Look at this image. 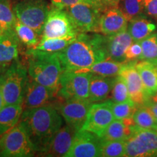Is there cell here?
<instances>
[{
  "instance_id": "obj_1",
  "label": "cell",
  "mask_w": 157,
  "mask_h": 157,
  "mask_svg": "<svg viewBox=\"0 0 157 157\" xmlns=\"http://www.w3.org/2000/svg\"><path fill=\"white\" fill-rule=\"evenodd\" d=\"M103 39V35L78 33L63 50L57 52L64 71L88 68L96 63L106 60Z\"/></svg>"
},
{
  "instance_id": "obj_2",
  "label": "cell",
  "mask_w": 157,
  "mask_h": 157,
  "mask_svg": "<svg viewBox=\"0 0 157 157\" xmlns=\"http://www.w3.org/2000/svg\"><path fill=\"white\" fill-rule=\"evenodd\" d=\"M21 119L26 127L36 153L42 150L63 124L62 116L56 108L50 104L25 110Z\"/></svg>"
},
{
  "instance_id": "obj_3",
  "label": "cell",
  "mask_w": 157,
  "mask_h": 157,
  "mask_svg": "<svg viewBox=\"0 0 157 157\" xmlns=\"http://www.w3.org/2000/svg\"><path fill=\"white\" fill-rule=\"evenodd\" d=\"M28 74L30 78L38 83L58 90L63 72L58 53L36 52L29 49Z\"/></svg>"
},
{
  "instance_id": "obj_4",
  "label": "cell",
  "mask_w": 157,
  "mask_h": 157,
  "mask_svg": "<svg viewBox=\"0 0 157 157\" xmlns=\"http://www.w3.org/2000/svg\"><path fill=\"white\" fill-rule=\"evenodd\" d=\"M28 70L18 60L13 62L0 75V90L5 105L22 103Z\"/></svg>"
},
{
  "instance_id": "obj_5",
  "label": "cell",
  "mask_w": 157,
  "mask_h": 157,
  "mask_svg": "<svg viewBox=\"0 0 157 157\" xmlns=\"http://www.w3.org/2000/svg\"><path fill=\"white\" fill-rule=\"evenodd\" d=\"M36 153L24 123L17 124L0 139V156L29 157Z\"/></svg>"
},
{
  "instance_id": "obj_6",
  "label": "cell",
  "mask_w": 157,
  "mask_h": 157,
  "mask_svg": "<svg viewBox=\"0 0 157 157\" xmlns=\"http://www.w3.org/2000/svg\"><path fill=\"white\" fill-rule=\"evenodd\" d=\"M50 10L47 0H20L13 5L17 20L34 29L40 38Z\"/></svg>"
},
{
  "instance_id": "obj_7",
  "label": "cell",
  "mask_w": 157,
  "mask_h": 157,
  "mask_svg": "<svg viewBox=\"0 0 157 157\" xmlns=\"http://www.w3.org/2000/svg\"><path fill=\"white\" fill-rule=\"evenodd\" d=\"M93 74L63 71L57 97L61 100L89 99L90 84Z\"/></svg>"
},
{
  "instance_id": "obj_8",
  "label": "cell",
  "mask_w": 157,
  "mask_h": 157,
  "mask_svg": "<svg viewBox=\"0 0 157 157\" xmlns=\"http://www.w3.org/2000/svg\"><path fill=\"white\" fill-rule=\"evenodd\" d=\"M78 31L66 10H50L41 34L40 40L76 36Z\"/></svg>"
},
{
  "instance_id": "obj_9",
  "label": "cell",
  "mask_w": 157,
  "mask_h": 157,
  "mask_svg": "<svg viewBox=\"0 0 157 157\" xmlns=\"http://www.w3.org/2000/svg\"><path fill=\"white\" fill-rule=\"evenodd\" d=\"M124 156H157V131L137 127L126 140Z\"/></svg>"
},
{
  "instance_id": "obj_10",
  "label": "cell",
  "mask_w": 157,
  "mask_h": 157,
  "mask_svg": "<svg viewBox=\"0 0 157 157\" xmlns=\"http://www.w3.org/2000/svg\"><path fill=\"white\" fill-rule=\"evenodd\" d=\"M66 10L79 33H98V25L102 13L105 10L98 6L78 3Z\"/></svg>"
},
{
  "instance_id": "obj_11",
  "label": "cell",
  "mask_w": 157,
  "mask_h": 157,
  "mask_svg": "<svg viewBox=\"0 0 157 157\" xmlns=\"http://www.w3.org/2000/svg\"><path fill=\"white\" fill-rule=\"evenodd\" d=\"M114 119L110 100L103 103H93L82 129L89 131L101 137L107 127Z\"/></svg>"
},
{
  "instance_id": "obj_12",
  "label": "cell",
  "mask_w": 157,
  "mask_h": 157,
  "mask_svg": "<svg viewBox=\"0 0 157 157\" xmlns=\"http://www.w3.org/2000/svg\"><path fill=\"white\" fill-rule=\"evenodd\" d=\"M101 137L87 130L76 132L71 147L66 157L101 156Z\"/></svg>"
},
{
  "instance_id": "obj_13",
  "label": "cell",
  "mask_w": 157,
  "mask_h": 157,
  "mask_svg": "<svg viewBox=\"0 0 157 157\" xmlns=\"http://www.w3.org/2000/svg\"><path fill=\"white\" fill-rule=\"evenodd\" d=\"M93 103L89 99L64 100L56 108L66 124L78 131L82 129L87 120L88 112Z\"/></svg>"
},
{
  "instance_id": "obj_14",
  "label": "cell",
  "mask_w": 157,
  "mask_h": 157,
  "mask_svg": "<svg viewBox=\"0 0 157 157\" xmlns=\"http://www.w3.org/2000/svg\"><path fill=\"white\" fill-rule=\"evenodd\" d=\"M57 95L58 90L42 85L29 76L21 105L24 111L41 107L50 104Z\"/></svg>"
},
{
  "instance_id": "obj_15",
  "label": "cell",
  "mask_w": 157,
  "mask_h": 157,
  "mask_svg": "<svg viewBox=\"0 0 157 157\" xmlns=\"http://www.w3.org/2000/svg\"><path fill=\"white\" fill-rule=\"evenodd\" d=\"M135 62H128L119 75L124 80L130 100L137 107H140L150 99L145 90L142 78L135 67Z\"/></svg>"
},
{
  "instance_id": "obj_16",
  "label": "cell",
  "mask_w": 157,
  "mask_h": 157,
  "mask_svg": "<svg viewBox=\"0 0 157 157\" xmlns=\"http://www.w3.org/2000/svg\"><path fill=\"white\" fill-rule=\"evenodd\" d=\"M77 130L66 124L62 126L39 154L44 156L66 157Z\"/></svg>"
},
{
  "instance_id": "obj_17",
  "label": "cell",
  "mask_w": 157,
  "mask_h": 157,
  "mask_svg": "<svg viewBox=\"0 0 157 157\" xmlns=\"http://www.w3.org/2000/svg\"><path fill=\"white\" fill-rule=\"evenodd\" d=\"M133 42L134 41L127 29L116 34L103 35V45L106 60L127 62L125 53Z\"/></svg>"
},
{
  "instance_id": "obj_18",
  "label": "cell",
  "mask_w": 157,
  "mask_h": 157,
  "mask_svg": "<svg viewBox=\"0 0 157 157\" xmlns=\"http://www.w3.org/2000/svg\"><path fill=\"white\" fill-rule=\"evenodd\" d=\"M128 21L118 7H108L102 13L98 25V33L113 35L127 29Z\"/></svg>"
},
{
  "instance_id": "obj_19",
  "label": "cell",
  "mask_w": 157,
  "mask_h": 157,
  "mask_svg": "<svg viewBox=\"0 0 157 157\" xmlns=\"http://www.w3.org/2000/svg\"><path fill=\"white\" fill-rule=\"evenodd\" d=\"M20 40L14 29L0 34V70L2 72L19 56Z\"/></svg>"
},
{
  "instance_id": "obj_20",
  "label": "cell",
  "mask_w": 157,
  "mask_h": 157,
  "mask_svg": "<svg viewBox=\"0 0 157 157\" xmlns=\"http://www.w3.org/2000/svg\"><path fill=\"white\" fill-rule=\"evenodd\" d=\"M137 126L132 117L124 119H114L104 132L101 139L105 140H126L132 135Z\"/></svg>"
},
{
  "instance_id": "obj_21",
  "label": "cell",
  "mask_w": 157,
  "mask_h": 157,
  "mask_svg": "<svg viewBox=\"0 0 157 157\" xmlns=\"http://www.w3.org/2000/svg\"><path fill=\"white\" fill-rule=\"evenodd\" d=\"M116 76H103L93 74L90 80L89 95V100L92 103L103 101L106 99L112 90Z\"/></svg>"
},
{
  "instance_id": "obj_22",
  "label": "cell",
  "mask_w": 157,
  "mask_h": 157,
  "mask_svg": "<svg viewBox=\"0 0 157 157\" xmlns=\"http://www.w3.org/2000/svg\"><path fill=\"white\" fill-rule=\"evenodd\" d=\"M135 67L142 78L147 95L151 98L157 93V63L140 60L135 62Z\"/></svg>"
},
{
  "instance_id": "obj_23",
  "label": "cell",
  "mask_w": 157,
  "mask_h": 157,
  "mask_svg": "<svg viewBox=\"0 0 157 157\" xmlns=\"http://www.w3.org/2000/svg\"><path fill=\"white\" fill-rule=\"evenodd\" d=\"M23 111L21 103L4 105L0 110V137L13 129L19 122Z\"/></svg>"
},
{
  "instance_id": "obj_24",
  "label": "cell",
  "mask_w": 157,
  "mask_h": 157,
  "mask_svg": "<svg viewBox=\"0 0 157 157\" xmlns=\"http://www.w3.org/2000/svg\"><path fill=\"white\" fill-rule=\"evenodd\" d=\"M156 26L154 23L140 15L129 21L127 31L134 42H141L156 31Z\"/></svg>"
},
{
  "instance_id": "obj_25",
  "label": "cell",
  "mask_w": 157,
  "mask_h": 157,
  "mask_svg": "<svg viewBox=\"0 0 157 157\" xmlns=\"http://www.w3.org/2000/svg\"><path fill=\"white\" fill-rule=\"evenodd\" d=\"M128 62H117L111 60H104L96 63L91 67L78 69L73 71L78 73H91L95 75L103 76H118Z\"/></svg>"
},
{
  "instance_id": "obj_26",
  "label": "cell",
  "mask_w": 157,
  "mask_h": 157,
  "mask_svg": "<svg viewBox=\"0 0 157 157\" xmlns=\"http://www.w3.org/2000/svg\"><path fill=\"white\" fill-rule=\"evenodd\" d=\"M76 36H68L66 38L49 39L40 40L39 44L30 48V50L36 52H48V53H57L64 50L72 41L74 40Z\"/></svg>"
},
{
  "instance_id": "obj_27",
  "label": "cell",
  "mask_w": 157,
  "mask_h": 157,
  "mask_svg": "<svg viewBox=\"0 0 157 157\" xmlns=\"http://www.w3.org/2000/svg\"><path fill=\"white\" fill-rule=\"evenodd\" d=\"M14 30L18 37L20 42L28 49L34 48L40 42V39L39 38V35L36 31L31 27L23 24L18 20H17L15 23Z\"/></svg>"
},
{
  "instance_id": "obj_28",
  "label": "cell",
  "mask_w": 157,
  "mask_h": 157,
  "mask_svg": "<svg viewBox=\"0 0 157 157\" xmlns=\"http://www.w3.org/2000/svg\"><path fill=\"white\" fill-rule=\"evenodd\" d=\"M12 0H0V29L1 32L14 29L17 18L12 5Z\"/></svg>"
},
{
  "instance_id": "obj_29",
  "label": "cell",
  "mask_w": 157,
  "mask_h": 157,
  "mask_svg": "<svg viewBox=\"0 0 157 157\" xmlns=\"http://www.w3.org/2000/svg\"><path fill=\"white\" fill-rule=\"evenodd\" d=\"M133 119L137 127L142 129H153L157 131V121L151 111L146 105L138 107L134 114Z\"/></svg>"
},
{
  "instance_id": "obj_30",
  "label": "cell",
  "mask_w": 157,
  "mask_h": 157,
  "mask_svg": "<svg viewBox=\"0 0 157 157\" xmlns=\"http://www.w3.org/2000/svg\"><path fill=\"white\" fill-rule=\"evenodd\" d=\"M117 7L129 22L142 14L144 10V0H119Z\"/></svg>"
},
{
  "instance_id": "obj_31",
  "label": "cell",
  "mask_w": 157,
  "mask_h": 157,
  "mask_svg": "<svg viewBox=\"0 0 157 157\" xmlns=\"http://www.w3.org/2000/svg\"><path fill=\"white\" fill-rule=\"evenodd\" d=\"M142 56L140 60L157 63V34L153 33L141 41Z\"/></svg>"
},
{
  "instance_id": "obj_32",
  "label": "cell",
  "mask_w": 157,
  "mask_h": 157,
  "mask_svg": "<svg viewBox=\"0 0 157 157\" xmlns=\"http://www.w3.org/2000/svg\"><path fill=\"white\" fill-rule=\"evenodd\" d=\"M126 140L103 141L101 146V156L121 157L124 156Z\"/></svg>"
},
{
  "instance_id": "obj_33",
  "label": "cell",
  "mask_w": 157,
  "mask_h": 157,
  "mask_svg": "<svg viewBox=\"0 0 157 157\" xmlns=\"http://www.w3.org/2000/svg\"><path fill=\"white\" fill-rule=\"evenodd\" d=\"M111 107L115 119H124L133 117L137 107L132 101L124 103H113L110 100Z\"/></svg>"
},
{
  "instance_id": "obj_34",
  "label": "cell",
  "mask_w": 157,
  "mask_h": 157,
  "mask_svg": "<svg viewBox=\"0 0 157 157\" xmlns=\"http://www.w3.org/2000/svg\"><path fill=\"white\" fill-rule=\"evenodd\" d=\"M111 93V101L113 103H124L131 101L127 84L124 80L119 75L116 76Z\"/></svg>"
},
{
  "instance_id": "obj_35",
  "label": "cell",
  "mask_w": 157,
  "mask_h": 157,
  "mask_svg": "<svg viewBox=\"0 0 157 157\" xmlns=\"http://www.w3.org/2000/svg\"><path fill=\"white\" fill-rule=\"evenodd\" d=\"M52 7L53 8L60 10H65L70 6L76 5L78 3H87L90 5H93L101 7L103 10H105V7L103 4L100 0H50Z\"/></svg>"
},
{
  "instance_id": "obj_36",
  "label": "cell",
  "mask_w": 157,
  "mask_h": 157,
  "mask_svg": "<svg viewBox=\"0 0 157 157\" xmlns=\"http://www.w3.org/2000/svg\"><path fill=\"white\" fill-rule=\"evenodd\" d=\"M142 56V47L140 42H133L129 47L125 53L127 62L137 61Z\"/></svg>"
},
{
  "instance_id": "obj_37",
  "label": "cell",
  "mask_w": 157,
  "mask_h": 157,
  "mask_svg": "<svg viewBox=\"0 0 157 157\" xmlns=\"http://www.w3.org/2000/svg\"><path fill=\"white\" fill-rule=\"evenodd\" d=\"M144 10L151 16L157 17V0H144Z\"/></svg>"
},
{
  "instance_id": "obj_38",
  "label": "cell",
  "mask_w": 157,
  "mask_h": 157,
  "mask_svg": "<svg viewBox=\"0 0 157 157\" xmlns=\"http://www.w3.org/2000/svg\"><path fill=\"white\" fill-rule=\"evenodd\" d=\"M143 105H146V107H148V109H150V111H151L153 115L154 116L155 119H156L157 121V103L153 101L150 98V99L148 100V101L146 102V103Z\"/></svg>"
},
{
  "instance_id": "obj_39",
  "label": "cell",
  "mask_w": 157,
  "mask_h": 157,
  "mask_svg": "<svg viewBox=\"0 0 157 157\" xmlns=\"http://www.w3.org/2000/svg\"><path fill=\"white\" fill-rule=\"evenodd\" d=\"M105 7H117L118 4L119 2V0H100Z\"/></svg>"
},
{
  "instance_id": "obj_40",
  "label": "cell",
  "mask_w": 157,
  "mask_h": 157,
  "mask_svg": "<svg viewBox=\"0 0 157 157\" xmlns=\"http://www.w3.org/2000/svg\"><path fill=\"white\" fill-rule=\"evenodd\" d=\"M4 105H5V102H4L2 95L1 90H0V110L2 109Z\"/></svg>"
},
{
  "instance_id": "obj_41",
  "label": "cell",
  "mask_w": 157,
  "mask_h": 157,
  "mask_svg": "<svg viewBox=\"0 0 157 157\" xmlns=\"http://www.w3.org/2000/svg\"><path fill=\"white\" fill-rule=\"evenodd\" d=\"M151 99L154 102H155V103H157V93L155 94L154 96H152V97L151 98Z\"/></svg>"
},
{
  "instance_id": "obj_42",
  "label": "cell",
  "mask_w": 157,
  "mask_h": 157,
  "mask_svg": "<svg viewBox=\"0 0 157 157\" xmlns=\"http://www.w3.org/2000/svg\"><path fill=\"white\" fill-rule=\"evenodd\" d=\"M12 1H14V2H17V1H20V0H12Z\"/></svg>"
},
{
  "instance_id": "obj_43",
  "label": "cell",
  "mask_w": 157,
  "mask_h": 157,
  "mask_svg": "<svg viewBox=\"0 0 157 157\" xmlns=\"http://www.w3.org/2000/svg\"><path fill=\"white\" fill-rule=\"evenodd\" d=\"M0 34H1V29H0Z\"/></svg>"
},
{
  "instance_id": "obj_44",
  "label": "cell",
  "mask_w": 157,
  "mask_h": 157,
  "mask_svg": "<svg viewBox=\"0 0 157 157\" xmlns=\"http://www.w3.org/2000/svg\"><path fill=\"white\" fill-rule=\"evenodd\" d=\"M0 139H1V137H0Z\"/></svg>"
}]
</instances>
